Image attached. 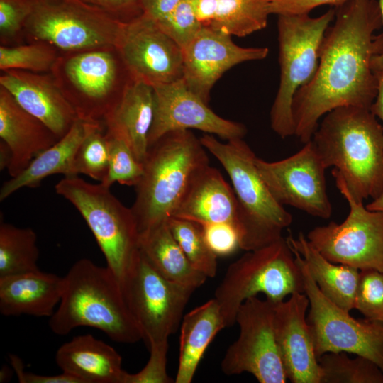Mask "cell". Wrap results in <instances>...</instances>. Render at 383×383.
<instances>
[{
  "label": "cell",
  "mask_w": 383,
  "mask_h": 383,
  "mask_svg": "<svg viewBox=\"0 0 383 383\" xmlns=\"http://www.w3.org/2000/svg\"><path fill=\"white\" fill-rule=\"evenodd\" d=\"M382 26L377 0H349L335 8L316 73L293 99L294 135L301 143L311 140L321 118L336 108L370 109L377 91L372 60L383 53V33H374Z\"/></svg>",
  "instance_id": "1"
},
{
  "label": "cell",
  "mask_w": 383,
  "mask_h": 383,
  "mask_svg": "<svg viewBox=\"0 0 383 383\" xmlns=\"http://www.w3.org/2000/svg\"><path fill=\"white\" fill-rule=\"evenodd\" d=\"M311 140L326 169L333 167L358 199L383 193V126L369 109L329 111Z\"/></svg>",
  "instance_id": "2"
},
{
  "label": "cell",
  "mask_w": 383,
  "mask_h": 383,
  "mask_svg": "<svg viewBox=\"0 0 383 383\" xmlns=\"http://www.w3.org/2000/svg\"><path fill=\"white\" fill-rule=\"evenodd\" d=\"M64 281L59 306L49 320L55 334L66 335L77 327L88 326L103 331L118 343L143 340L121 282L107 266L80 259L70 267Z\"/></svg>",
  "instance_id": "3"
},
{
  "label": "cell",
  "mask_w": 383,
  "mask_h": 383,
  "mask_svg": "<svg viewBox=\"0 0 383 383\" xmlns=\"http://www.w3.org/2000/svg\"><path fill=\"white\" fill-rule=\"evenodd\" d=\"M131 207L140 233L170 218L195 176L209 165L206 150L190 130L170 132L151 145Z\"/></svg>",
  "instance_id": "4"
},
{
  "label": "cell",
  "mask_w": 383,
  "mask_h": 383,
  "mask_svg": "<svg viewBox=\"0 0 383 383\" xmlns=\"http://www.w3.org/2000/svg\"><path fill=\"white\" fill-rule=\"evenodd\" d=\"M199 139L220 162L232 182L238 201L235 227L240 248L253 250L282 238L292 216L271 194L257 169V156L250 146L240 138L223 143L205 133Z\"/></svg>",
  "instance_id": "5"
},
{
  "label": "cell",
  "mask_w": 383,
  "mask_h": 383,
  "mask_svg": "<svg viewBox=\"0 0 383 383\" xmlns=\"http://www.w3.org/2000/svg\"><path fill=\"white\" fill-rule=\"evenodd\" d=\"M259 293L274 303L294 293H304L302 272L283 237L247 251L228 266L214 293L226 327L235 323L240 305Z\"/></svg>",
  "instance_id": "6"
},
{
  "label": "cell",
  "mask_w": 383,
  "mask_h": 383,
  "mask_svg": "<svg viewBox=\"0 0 383 383\" xmlns=\"http://www.w3.org/2000/svg\"><path fill=\"white\" fill-rule=\"evenodd\" d=\"M51 73L79 118L103 122L133 80L116 46L61 52Z\"/></svg>",
  "instance_id": "7"
},
{
  "label": "cell",
  "mask_w": 383,
  "mask_h": 383,
  "mask_svg": "<svg viewBox=\"0 0 383 383\" xmlns=\"http://www.w3.org/2000/svg\"><path fill=\"white\" fill-rule=\"evenodd\" d=\"M335 16V8L314 18L309 14L278 15L280 81L270 111V125L282 138L294 135V95L315 76L325 33Z\"/></svg>",
  "instance_id": "8"
},
{
  "label": "cell",
  "mask_w": 383,
  "mask_h": 383,
  "mask_svg": "<svg viewBox=\"0 0 383 383\" xmlns=\"http://www.w3.org/2000/svg\"><path fill=\"white\" fill-rule=\"evenodd\" d=\"M55 192L70 201L91 231L106 266L121 281L138 255L140 231L131 208L124 206L103 184L76 176L65 177Z\"/></svg>",
  "instance_id": "9"
},
{
  "label": "cell",
  "mask_w": 383,
  "mask_h": 383,
  "mask_svg": "<svg viewBox=\"0 0 383 383\" xmlns=\"http://www.w3.org/2000/svg\"><path fill=\"white\" fill-rule=\"evenodd\" d=\"M26 43L44 42L61 52L116 46L125 22L81 0H30Z\"/></svg>",
  "instance_id": "10"
},
{
  "label": "cell",
  "mask_w": 383,
  "mask_h": 383,
  "mask_svg": "<svg viewBox=\"0 0 383 383\" xmlns=\"http://www.w3.org/2000/svg\"><path fill=\"white\" fill-rule=\"evenodd\" d=\"M128 307L148 348L168 342L196 289L170 281L139 250L121 281Z\"/></svg>",
  "instance_id": "11"
},
{
  "label": "cell",
  "mask_w": 383,
  "mask_h": 383,
  "mask_svg": "<svg viewBox=\"0 0 383 383\" xmlns=\"http://www.w3.org/2000/svg\"><path fill=\"white\" fill-rule=\"evenodd\" d=\"M331 174L348 204V215L340 223L315 227L308 233V240L332 262L383 273V211L367 209L335 169Z\"/></svg>",
  "instance_id": "12"
},
{
  "label": "cell",
  "mask_w": 383,
  "mask_h": 383,
  "mask_svg": "<svg viewBox=\"0 0 383 383\" xmlns=\"http://www.w3.org/2000/svg\"><path fill=\"white\" fill-rule=\"evenodd\" d=\"M292 250L302 272L304 293L309 300L306 321L318 359L328 353H353L372 360L383 371V324L356 319L328 299L300 255Z\"/></svg>",
  "instance_id": "13"
},
{
  "label": "cell",
  "mask_w": 383,
  "mask_h": 383,
  "mask_svg": "<svg viewBox=\"0 0 383 383\" xmlns=\"http://www.w3.org/2000/svg\"><path fill=\"white\" fill-rule=\"evenodd\" d=\"M274 304L252 296L240 305L235 317L239 336L221 363L225 374L248 372L260 383L287 382L275 335Z\"/></svg>",
  "instance_id": "14"
},
{
  "label": "cell",
  "mask_w": 383,
  "mask_h": 383,
  "mask_svg": "<svg viewBox=\"0 0 383 383\" xmlns=\"http://www.w3.org/2000/svg\"><path fill=\"white\" fill-rule=\"evenodd\" d=\"M255 165L280 204L315 217H331L332 206L326 191V167L311 140L297 152L281 160L268 162L256 157Z\"/></svg>",
  "instance_id": "15"
},
{
  "label": "cell",
  "mask_w": 383,
  "mask_h": 383,
  "mask_svg": "<svg viewBox=\"0 0 383 383\" xmlns=\"http://www.w3.org/2000/svg\"><path fill=\"white\" fill-rule=\"evenodd\" d=\"M116 47L133 81L155 87L182 79L181 48L143 14L125 22Z\"/></svg>",
  "instance_id": "16"
},
{
  "label": "cell",
  "mask_w": 383,
  "mask_h": 383,
  "mask_svg": "<svg viewBox=\"0 0 383 383\" xmlns=\"http://www.w3.org/2000/svg\"><path fill=\"white\" fill-rule=\"evenodd\" d=\"M153 89L155 110L148 148L164 135L178 130L197 129L226 140L243 138L247 133L243 124L215 113L183 79Z\"/></svg>",
  "instance_id": "17"
},
{
  "label": "cell",
  "mask_w": 383,
  "mask_h": 383,
  "mask_svg": "<svg viewBox=\"0 0 383 383\" xmlns=\"http://www.w3.org/2000/svg\"><path fill=\"white\" fill-rule=\"evenodd\" d=\"M269 53L265 47H240L231 35L202 26L182 50L183 77L188 88L205 103L217 80L231 67L245 62L261 60Z\"/></svg>",
  "instance_id": "18"
},
{
  "label": "cell",
  "mask_w": 383,
  "mask_h": 383,
  "mask_svg": "<svg viewBox=\"0 0 383 383\" xmlns=\"http://www.w3.org/2000/svg\"><path fill=\"white\" fill-rule=\"evenodd\" d=\"M309 300L294 293L274 304L276 338L287 379L292 383H321V369L306 321Z\"/></svg>",
  "instance_id": "19"
},
{
  "label": "cell",
  "mask_w": 383,
  "mask_h": 383,
  "mask_svg": "<svg viewBox=\"0 0 383 383\" xmlns=\"http://www.w3.org/2000/svg\"><path fill=\"white\" fill-rule=\"evenodd\" d=\"M0 86L26 111L43 122L59 138L79 118L54 76L23 70L1 71Z\"/></svg>",
  "instance_id": "20"
},
{
  "label": "cell",
  "mask_w": 383,
  "mask_h": 383,
  "mask_svg": "<svg viewBox=\"0 0 383 383\" xmlns=\"http://www.w3.org/2000/svg\"><path fill=\"white\" fill-rule=\"evenodd\" d=\"M0 138L8 147L11 177L23 171L39 153L60 138L40 119L23 109L0 86Z\"/></svg>",
  "instance_id": "21"
},
{
  "label": "cell",
  "mask_w": 383,
  "mask_h": 383,
  "mask_svg": "<svg viewBox=\"0 0 383 383\" xmlns=\"http://www.w3.org/2000/svg\"><path fill=\"white\" fill-rule=\"evenodd\" d=\"M238 201L233 189L220 171L209 165L194 178L171 217L199 225L229 222L235 225Z\"/></svg>",
  "instance_id": "22"
},
{
  "label": "cell",
  "mask_w": 383,
  "mask_h": 383,
  "mask_svg": "<svg viewBox=\"0 0 383 383\" xmlns=\"http://www.w3.org/2000/svg\"><path fill=\"white\" fill-rule=\"evenodd\" d=\"M64 277L40 270L0 277V313L51 317L64 290Z\"/></svg>",
  "instance_id": "23"
},
{
  "label": "cell",
  "mask_w": 383,
  "mask_h": 383,
  "mask_svg": "<svg viewBox=\"0 0 383 383\" xmlns=\"http://www.w3.org/2000/svg\"><path fill=\"white\" fill-rule=\"evenodd\" d=\"M55 362L62 372L80 383H124L122 357L91 334L74 337L57 350Z\"/></svg>",
  "instance_id": "24"
},
{
  "label": "cell",
  "mask_w": 383,
  "mask_h": 383,
  "mask_svg": "<svg viewBox=\"0 0 383 383\" xmlns=\"http://www.w3.org/2000/svg\"><path fill=\"white\" fill-rule=\"evenodd\" d=\"M94 123L78 118L55 143L35 156L23 171L4 182L0 200L4 201L22 188L36 187L51 175H77L74 170L75 156Z\"/></svg>",
  "instance_id": "25"
},
{
  "label": "cell",
  "mask_w": 383,
  "mask_h": 383,
  "mask_svg": "<svg viewBox=\"0 0 383 383\" xmlns=\"http://www.w3.org/2000/svg\"><path fill=\"white\" fill-rule=\"evenodd\" d=\"M154 110L153 87L132 80L117 106L104 121L106 130L126 140L141 163H143L148 150V135Z\"/></svg>",
  "instance_id": "26"
},
{
  "label": "cell",
  "mask_w": 383,
  "mask_h": 383,
  "mask_svg": "<svg viewBox=\"0 0 383 383\" xmlns=\"http://www.w3.org/2000/svg\"><path fill=\"white\" fill-rule=\"evenodd\" d=\"M286 240L300 255L320 291L343 309L348 312L353 309L360 271L326 259L302 232L296 238L290 234Z\"/></svg>",
  "instance_id": "27"
},
{
  "label": "cell",
  "mask_w": 383,
  "mask_h": 383,
  "mask_svg": "<svg viewBox=\"0 0 383 383\" xmlns=\"http://www.w3.org/2000/svg\"><path fill=\"white\" fill-rule=\"evenodd\" d=\"M226 328L219 305L211 299L185 314L181 322L175 383H191L203 355L216 334Z\"/></svg>",
  "instance_id": "28"
},
{
  "label": "cell",
  "mask_w": 383,
  "mask_h": 383,
  "mask_svg": "<svg viewBox=\"0 0 383 383\" xmlns=\"http://www.w3.org/2000/svg\"><path fill=\"white\" fill-rule=\"evenodd\" d=\"M271 0H190L203 26L245 37L265 28Z\"/></svg>",
  "instance_id": "29"
},
{
  "label": "cell",
  "mask_w": 383,
  "mask_h": 383,
  "mask_svg": "<svg viewBox=\"0 0 383 383\" xmlns=\"http://www.w3.org/2000/svg\"><path fill=\"white\" fill-rule=\"evenodd\" d=\"M139 248L153 267L170 281L196 289L207 279L192 267L167 221L141 232Z\"/></svg>",
  "instance_id": "30"
},
{
  "label": "cell",
  "mask_w": 383,
  "mask_h": 383,
  "mask_svg": "<svg viewBox=\"0 0 383 383\" xmlns=\"http://www.w3.org/2000/svg\"><path fill=\"white\" fill-rule=\"evenodd\" d=\"M37 235L30 228L0 224V277L38 270Z\"/></svg>",
  "instance_id": "31"
},
{
  "label": "cell",
  "mask_w": 383,
  "mask_h": 383,
  "mask_svg": "<svg viewBox=\"0 0 383 383\" xmlns=\"http://www.w3.org/2000/svg\"><path fill=\"white\" fill-rule=\"evenodd\" d=\"M321 383H383V371L372 360L346 353H328L318 359Z\"/></svg>",
  "instance_id": "32"
},
{
  "label": "cell",
  "mask_w": 383,
  "mask_h": 383,
  "mask_svg": "<svg viewBox=\"0 0 383 383\" xmlns=\"http://www.w3.org/2000/svg\"><path fill=\"white\" fill-rule=\"evenodd\" d=\"M167 226L192 267L207 278L217 272V256L206 243L201 227L191 221L170 217Z\"/></svg>",
  "instance_id": "33"
},
{
  "label": "cell",
  "mask_w": 383,
  "mask_h": 383,
  "mask_svg": "<svg viewBox=\"0 0 383 383\" xmlns=\"http://www.w3.org/2000/svg\"><path fill=\"white\" fill-rule=\"evenodd\" d=\"M61 52L44 42L0 45L1 71L17 70L35 73H50Z\"/></svg>",
  "instance_id": "34"
},
{
  "label": "cell",
  "mask_w": 383,
  "mask_h": 383,
  "mask_svg": "<svg viewBox=\"0 0 383 383\" xmlns=\"http://www.w3.org/2000/svg\"><path fill=\"white\" fill-rule=\"evenodd\" d=\"M109 165L106 128L103 122H95L77 152L74 170L77 175L83 174L102 182L107 175Z\"/></svg>",
  "instance_id": "35"
},
{
  "label": "cell",
  "mask_w": 383,
  "mask_h": 383,
  "mask_svg": "<svg viewBox=\"0 0 383 383\" xmlns=\"http://www.w3.org/2000/svg\"><path fill=\"white\" fill-rule=\"evenodd\" d=\"M109 165L107 175L101 182L110 187L115 182L135 187L142 178L143 164L139 162L128 143L120 135L106 129Z\"/></svg>",
  "instance_id": "36"
},
{
  "label": "cell",
  "mask_w": 383,
  "mask_h": 383,
  "mask_svg": "<svg viewBox=\"0 0 383 383\" xmlns=\"http://www.w3.org/2000/svg\"><path fill=\"white\" fill-rule=\"evenodd\" d=\"M154 22L179 45L182 51L203 26L190 0H182L170 13Z\"/></svg>",
  "instance_id": "37"
},
{
  "label": "cell",
  "mask_w": 383,
  "mask_h": 383,
  "mask_svg": "<svg viewBox=\"0 0 383 383\" xmlns=\"http://www.w3.org/2000/svg\"><path fill=\"white\" fill-rule=\"evenodd\" d=\"M354 309L366 319L383 324V273L374 270H361Z\"/></svg>",
  "instance_id": "38"
},
{
  "label": "cell",
  "mask_w": 383,
  "mask_h": 383,
  "mask_svg": "<svg viewBox=\"0 0 383 383\" xmlns=\"http://www.w3.org/2000/svg\"><path fill=\"white\" fill-rule=\"evenodd\" d=\"M32 11L30 0H0V44L26 43L25 26Z\"/></svg>",
  "instance_id": "39"
},
{
  "label": "cell",
  "mask_w": 383,
  "mask_h": 383,
  "mask_svg": "<svg viewBox=\"0 0 383 383\" xmlns=\"http://www.w3.org/2000/svg\"><path fill=\"white\" fill-rule=\"evenodd\" d=\"M168 342L151 345L150 357L145 366L135 374H126L124 383H170L174 382L166 370Z\"/></svg>",
  "instance_id": "40"
},
{
  "label": "cell",
  "mask_w": 383,
  "mask_h": 383,
  "mask_svg": "<svg viewBox=\"0 0 383 383\" xmlns=\"http://www.w3.org/2000/svg\"><path fill=\"white\" fill-rule=\"evenodd\" d=\"M201 227L206 243L217 257L230 255L240 248L239 234L233 223H212Z\"/></svg>",
  "instance_id": "41"
},
{
  "label": "cell",
  "mask_w": 383,
  "mask_h": 383,
  "mask_svg": "<svg viewBox=\"0 0 383 383\" xmlns=\"http://www.w3.org/2000/svg\"><path fill=\"white\" fill-rule=\"evenodd\" d=\"M121 21L128 22L142 14L141 0H81Z\"/></svg>",
  "instance_id": "42"
},
{
  "label": "cell",
  "mask_w": 383,
  "mask_h": 383,
  "mask_svg": "<svg viewBox=\"0 0 383 383\" xmlns=\"http://www.w3.org/2000/svg\"><path fill=\"white\" fill-rule=\"evenodd\" d=\"M349 0H271L270 14H309L313 9L321 5L339 7Z\"/></svg>",
  "instance_id": "43"
},
{
  "label": "cell",
  "mask_w": 383,
  "mask_h": 383,
  "mask_svg": "<svg viewBox=\"0 0 383 383\" xmlns=\"http://www.w3.org/2000/svg\"><path fill=\"white\" fill-rule=\"evenodd\" d=\"M9 359L20 383H80L77 379L65 372L56 375H40L26 372L19 357L10 354Z\"/></svg>",
  "instance_id": "44"
},
{
  "label": "cell",
  "mask_w": 383,
  "mask_h": 383,
  "mask_svg": "<svg viewBox=\"0 0 383 383\" xmlns=\"http://www.w3.org/2000/svg\"><path fill=\"white\" fill-rule=\"evenodd\" d=\"M182 0H141L142 14L157 21L170 13Z\"/></svg>",
  "instance_id": "45"
},
{
  "label": "cell",
  "mask_w": 383,
  "mask_h": 383,
  "mask_svg": "<svg viewBox=\"0 0 383 383\" xmlns=\"http://www.w3.org/2000/svg\"><path fill=\"white\" fill-rule=\"evenodd\" d=\"M377 80V96L370 110L383 123V70L374 72ZM383 126V125H382Z\"/></svg>",
  "instance_id": "46"
},
{
  "label": "cell",
  "mask_w": 383,
  "mask_h": 383,
  "mask_svg": "<svg viewBox=\"0 0 383 383\" xmlns=\"http://www.w3.org/2000/svg\"><path fill=\"white\" fill-rule=\"evenodd\" d=\"M383 24V0H377ZM372 68L374 72L383 70V53L375 56L372 60Z\"/></svg>",
  "instance_id": "47"
},
{
  "label": "cell",
  "mask_w": 383,
  "mask_h": 383,
  "mask_svg": "<svg viewBox=\"0 0 383 383\" xmlns=\"http://www.w3.org/2000/svg\"><path fill=\"white\" fill-rule=\"evenodd\" d=\"M365 206L367 209L371 211H383V193L380 194L377 198L373 199Z\"/></svg>",
  "instance_id": "48"
},
{
  "label": "cell",
  "mask_w": 383,
  "mask_h": 383,
  "mask_svg": "<svg viewBox=\"0 0 383 383\" xmlns=\"http://www.w3.org/2000/svg\"><path fill=\"white\" fill-rule=\"evenodd\" d=\"M12 373L9 367L3 366L0 372V382H6L10 380Z\"/></svg>",
  "instance_id": "49"
}]
</instances>
